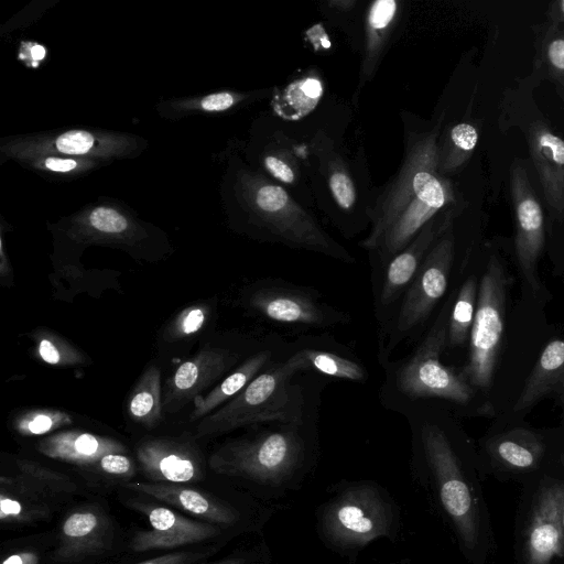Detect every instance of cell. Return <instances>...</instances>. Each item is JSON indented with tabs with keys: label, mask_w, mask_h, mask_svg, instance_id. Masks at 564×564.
<instances>
[{
	"label": "cell",
	"mask_w": 564,
	"mask_h": 564,
	"mask_svg": "<svg viewBox=\"0 0 564 564\" xmlns=\"http://www.w3.org/2000/svg\"><path fill=\"white\" fill-rule=\"evenodd\" d=\"M316 444L303 424H282L224 443L210 457L217 473L241 480L264 501L299 491L316 465Z\"/></svg>",
	"instance_id": "1"
},
{
	"label": "cell",
	"mask_w": 564,
	"mask_h": 564,
	"mask_svg": "<svg viewBox=\"0 0 564 564\" xmlns=\"http://www.w3.org/2000/svg\"><path fill=\"white\" fill-rule=\"evenodd\" d=\"M315 519L321 542L347 558H356L373 541H395L402 532L399 505L383 486L369 479L343 480L328 488Z\"/></svg>",
	"instance_id": "2"
},
{
	"label": "cell",
	"mask_w": 564,
	"mask_h": 564,
	"mask_svg": "<svg viewBox=\"0 0 564 564\" xmlns=\"http://www.w3.org/2000/svg\"><path fill=\"white\" fill-rule=\"evenodd\" d=\"M412 476L451 524L463 547L473 552L480 534L478 500L452 442L436 424L425 423L419 430Z\"/></svg>",
	"instance_id": "3"
},
{
	"label": "cell",
	"mask_w": 564,
	"mask_h": 564,
	"mask_svg": "<svg viewBox=\"0 0 564 564\" xmlns=\"http://www.w3.org/2000/svg\"><path fill=\"white\" fill-rule=\"evenodd\" d=\"M296 372L285 360L259 373L236 397L203 417L194 436H216L261 423L303 424V399L291 383Z\"/></svg>",
	"instance_id": "4"
},
{
	"label": "cell",
	"mask_w": 564,
	"mask_h": 564,
	"mask_svg": "<svg viewBox=\"0 0 564 564\" xmlns=\"http://www.w3.org/2000/svg\"><path fill=\"white\" fill-rule=\"evenodd\" d=\"M444 115L429 128L405 130V155L403 163L368 209L371 229L361 246L375 251L381 237L401 210L438 173V143Z\"/></svg>",
	"instance_id": "5"
},
{
	"label": "cell",
	"mask_w": 564,
	"mask_h": 564,
	"mask_svg": "<svg viewBox=\"0 0 564 564\" xmlns=\"http://www.w3.org/2000/svg\"><path fill=\"white\" fill-rule=\"evenodd\" d=\"M252 205L261 226L273 241L345 262L354 261L349 252L279 183L267 178L256 182Z\"/></svg>",
	"instance_id": "6"
},
{
	"label": "cell",
	"mask_w": 564,
	"mask_h": 564,
	"mask_svg": "<svg viewBox=\"0 0 564 564\" xmlns=\"http://www.w3.org/2000/svg\"><path fill=\"white\" fill-rule=\"evenodd\" d=\"M446 339L447 325L441 316L411 357L398 368L394 380L400 393L410 399L440 398L457 403L469 401V383L440 360Z\"/></svg>",
	"instance_id": "7"
},
{
	"label": "cell",
	"mask_w": 564,
	"mask_h": 564,
	"mask_svg": "<svg viewBox=\"0 0 564 564\" xmlns=\"http://www.w3.org/2000/svg\"><path fill=\"white\" fill-rule=\"evenodd\" d=\"M503 300L502 269L491 257L479 285L470 330V356L462 376L469 384L487 388L491 382L503 330Z\"/></svg>",
	"instance_id": "8"
},
{
	"label": "cell",
	"mask_w": 564,
	"mask_h": 564,
	"mask_svg": "<svg viewBox=\"0 0 564 564\" xmlns=\"http://www.w3.org/2000/svg\"><path fill=\"white\" fill-rule=\"evenodd\" d=\"M454 254L453 225L434 242L406 290L387 350L421 325L444 295Z\"/></svg>",
	"instance_id": "9"
},
{
	"label": "cell",
	"mask_w": 564,
	"mask_h": 564,
	"mask_svg": "<svg viewBox=\"0 0 564 564\" xmlns=\"http://www.w3.org/2000/svg\"><path fill=\"white\" fill-rule=\"evenodd\" d=\"M247 305L262 318L279 324L325 327L348 321L347 314L322 303L304 289L278 281L253 286Z\"/></svg>",
	"instance_id": "10"
},
{
	"label": "cell",
	"mask_w": 564,
	"mask_h": 564,
	"mask_svg": "<svg viewBox=\"0 0 564 564\" xmlns=\"http://www.w3.org/2000/svg\"><path fill=\"white\" fill-rule=\"evenodd\" d=\"M452 180L435 175L401 210L386 230L375 250L383 262L400 252L419 231L440 213L459 206Z\"/></svg>",
	"instance_id": "11"
},
{
	"label": "cell",
	"mask_w": 564,
	"mask_h": 564,
	"mask_svg": "<svg viewBox=\"0 0 564 564\" xmlns=\"http://www.w3.org/2000/svg\"><path fill=\"white\" fill-rule=\"evenodd\" d=\"M510 194L516 220V253L527 280L536 285L534 270L545 240L544 214L524 166L510 167Z\"/></svg>",
	"instance_id": "12"
},
{
	"label": "cell",
	"mask_w": 564,
	"mask_h": 564,
	"mask_svg": "<svg viewBox=\"0 0 564 564\" xmlns=\"http://www.w3.org/2000/svg\"><path fill=\"white\" fill-rule=\"evenodd\" d=\"M459 206L451 207L431 219L419 234L388 262L378 305L386 310L405 294L425 256L437 238L453 225Z\"/></svg>",
	"instance_id": "13"
},
{
	"label": "cell",
	"mask_w": 564,
	"mask_h": 564,
	"mask_svg": "<svg viewBox=\"0 0 564 564\" xmlns=\"http://www.w3.org/2000/svg\"><path fill=\"white\" fill-rule=\"evenodd\" d=\"M229 350L205 347L180 365L166 380L163 406L177 410L220 379L236 362ZM166 410V411H167Z\"/></svg>",
	"instance_id": "14"
},
{
	"label": "cell",
	"mask_w": 564,
	"mask_h": 564,
	"mask_svg": "<svg viewBox=\"0 0 564 564\" xmlns=\"http://www.w3.org/2000/svg\"><path fill=\"white\" fill-rule=\"evenodd\" d=\"M142 471L159 482L184 484L202 477V464L196 448L184 441L154 437L137 447Z\"/></svg>",
	"instance_id": "15"
},
{
	"label": "cell",
	"mask_w": 564,
	"mask_h": 564,
	"mask_svg": "<svg viewBox=\"0 0 564 564\" xmlns=\"http://www.w3.org/2000/svg\"><path fill=\"white\" fill-rule=\"evenodd\" d=\"M528 145L538 172L542 194L554 219H564V139L544 121H534L528 130Z\"/></svg>",
	"instance_id": "16"
},
{
	"label": "cell",
	"mask_w": 564,
	"mask_h": 564,
	"mask_svg": "<svg viewBox=\"0 0 564 564\" xmlns=\"http://www.w3.org/2000/svg\"><path fill=\"white\" fill-rule=\"evenodd\" d=\"M563 498L562 486L541 491L527 534L528 564H550L554 557L564 555Z\"/></svg>",
	"instance_id": "17"
},
{
	"label": "cell",
	"mask_w": 564,
	"mask_h": 564,
	"mask_svg": "<svg viewBox=\"0 0 564 564\" xmlns=\"http://www.w3.org/2000/svg\"><path fill=\"white\" fill-rule=\"evenodd\" d=\"M152 527L135 534L131 549L143 552L154 549H172L197 543L216 536L219 530L212 523L197 522L182 517L162 506H140Z\"/></svg>",
	"instance_id": "18"
},
{
	"label": "cell",
	"mask_w": 564,
	"mask_h": 564,
	"mask_svg": "<svg viewBox=\"0 0 564 564\" xmlns=\"http://www.w3.org/2000/svg\"><path fill=\"white\" fill-rule=\"evenodd\" d=\"M124 486L226 528L243 521L242 512L232 505L185 486L167 482H128Z\"/></svg>",
	"instance_id": "19"
},
{
	"label": "cell",
	"mask_w": 564,
	"mask_h": 564,
	"mask_svg": "<svg viewBox=\"0 0 564 564\" xmlns=\"http://www.w3.org/2000/svg\"><path fill=\"white\" fill-rule=\"evenodd\" d=\"M37 451L53 459L95 468L104 456L124 453L127 448L119 441L108 436L66 430L42 438L37 444Z\"/></svg>",
	"instance_id": "20"
},
{
	"label": "cell",
	"mask_w": 564,
	"mask_h": 564,
	"mask_svg": "<svg viewBox=\"0 0 564 564\" xmlns=\"http://www.w3.org/2000/svg\"><path fill=\"white\" fill-rule=\"evenodd\" d=\"M399 4L395 0H377L368 9L359 89L372 78L377 70L400 11Z\"/></svg>",
	"instance_id": "21"
},
{
	"label": "cell",
	"mask_w": 564,
	"mask_h": 564,
	"mask_svg": "<svg viewBox=\"0 0 564 564\" xmlns=\"http://www.w3.org/2000/svg\"><path fill=\"white\" fill-rule=\"evenodd\" d=\"M272 358L271 350H261L238 366L206 395H197L189 421L202 420L242 391L267 367Z\"/></svg>",
	"instance_id": "22"
},
{
	"label": "cell",
	"mask_w": 564,
	"mask_h": 564,
	"mask_svg": "<svg viewBox=\"0 0 564 564\" xmlns=\"http://www.w3.org/2000/svg\"><path fill=\"white\" fill-rule=\"evenodd\" d=\"M106 520L94 511L70 513L61 530V544L56 554L74 558L97 551L105 545Z\"/></svg>",
	"instance_id": "23"
},
{
	"label": "cell",
	"mask_w": 564,
	"mask_h": 564,
	"mask_svg": "<svg viewBox=\"0 0 564 564\" xmlns=\"http://www.w3.org/2000/svg\"><path fill=\"white\" fill-rule=\"evenodd\" d=\"M479 139L478 128L460 121L442 131L438 143V173L449 177L470 160Z\"/></svg>",
	"instance_id": "24"
},
{
	"label": "cell",
	"mask_w": 564,
	"mask_h": 564,
	"mask_svg": "<svg viewBox=\"0 0 564 564\" xmlns=\"http://www.w3.org/2000/svg\"><path fill=\"white\" fill-rule=\"evenodd\" d=\"M129 416L147 429L155 427L162 420L163 399L161 390V371L156 366L148 367L127 403Z\"/></svg>",
	"instance_id": "25"
},
{
	"label": "cell",
	"mask_w": 564,
	"mask_h": 564,
	"mask_svg": "<svg viewBox=\"0 0 564 564\" xmlns=\"http://www.w3.org/2000/svg\"><path fill=\"white\" fill-rule=\"evenodd\" d=\"M535 35L534 70L555 85L564 98V29L542 23L533 26Z\"/></svg>",
	"instance_id": "26"
},
{
	"label": "cell",
	"mask_w": 564,
	"mask_h": 564,
	"mask_svg": "<svg viewBox=\"0 0 564 564\" xmlns=\"http://www.w3.org/2000/svg\"><path fill=\"white\" fill-rule=\"evenodd\" d=\"M18 473L9 480L18 487L48 500L54 495L70 494L77 489L73 480L64 474L48 469L30 459H17Z\"/></svg>",
	"instance_id": "27"
},
{
	"label": "cell",
	"mask_w": 564,
	"mask_h": 564,
	"mask_svg": "<svg viewBox=\"0 0 564 564\" xmlns=\"http://www.w3.org/2000/svg\"><path fill=\"white\" fill-rule=\"evenodd\" d=\"M288 362L296 371L314 370L325 376L351 381H362L367 378V371L362 365L326 350L302 349L291 356Z\"/></svg>",
	"instance_id": "28"
},
{
	"label": "cell",
	"mask_w": 564,
	"mask_h": 564,
	"mask_svg": "<svg viewBox=\"0 0 564 564\" xmlns=\"http://www.w3.org/2000/svg\"><path fill=\"white\" fill-rule=\"evenodd\" d=\"M323 83L318 77L306 76L289 84L272 101L279 117L299 120L308 115L323 96Z\"/></svg>",
	"instance_id": "29"
},
{
	"label": "cell",
	"mask_w": 564,
	"mask_h": 564,
	"mask_svg": "<svg viewBox=\"0 0 564 564\" xmlns=\"http://www.w3.org/2000/svg\"><path fill=\"white\" fill-rule=\"evenodd\" d=\"M558 372H564V340H553L545 347L516 409H523L560 382Z\"/></svg>",
	"instance_id": "30"
},
{
	"label": "cell",
	"mask_w": 564,
	"mask_h": 564,
	"mask_svg": "<svg viewBox=\"0 0 564 564\" xmlns=\"http://www.w3.org/2000/svg\"><path fill=\"white\" fill-rule=\"evenodd\" d=\"M29 337L34 343V354L42 362L53 367H80L90 362L88 356L67 339L47 328H36Z\"/></svg>",
	"instance_id": "31"
},
{
	"label": "cell",
	"mask_w": 564,
	"mask_h": 564,
	"mask_svg": "<svg viewBox=\"0 0 564 564\" xmlns=\"http://www.w3.org/2000/svg\"><path fill=\"white\" fill-rule=\"evenodd\" d=\"M73 422V416L59 409H31L14 416L12 429L22 436H41L53 434Z\"/></svg>",
	"instance_id": "32"
},
{
	"label": "cell",
	"mask_w": 564,
	"mask_h": 564,
	"mask_svg": "<svg viewBox=\"0 0 564 564\" xmlns=\"http://www.w3.org/2000/svg\"><path fill=\"white\" fill-rule=\"evenodd\" d=\"M476 282L468 279L460 288L449 316L447 339L451 345L463 344L471 330L476 311Z\"/></svg>",
	"instance_id": "33"
},
{
	"label": "cell",
	"mask_w": 564,
	"mask_h": 564,
	"mask_svg": "<svg viewBox=\"0 0 564 564\" xmlns=\"http://www.w3.org/2000/svg\"><path fill=\"white\" fill-rule=\"evenodd\" d=\"M326 183L333 200L343 212H351L358 198L356 183L344 160L330 156L326 161Z\"/></svg>",
	"instance_id": "34"
},
{
	"label": "cell",
	"mask_w": 564,
	"mask_h": 564,
	"mask_svg": "<svg viewBox=\"0 0 564 564\" xmlns=\"http://www.w3.org/2000/svg\"><path fill=\"white\" fill-rule=\"evenodd\" d=\"M47 503L36 501L12 489L1 487L0 519L3 522H31L48 516Z\"/></svg>",
	"instance_id": "35"
},
{
	"label": "cell",
	"mask_w": 564,
	"mask_h": 564,
	"mask_svg": "<svg viewBox=\"0 0 564 564\" xmlns=\"http://www.w3.org/2000/svg\"><path fill=\"white\" fill-rule=\"evenodd\" d=\"M210 312V305L206 303H196L185 307L167 324L163 332V338L166 341H177L194 336L206 325Z\"/></svg>",
	"instance_id": "36"
},
{
	"label": "cell",
	"mask_w": 564,
	"mask_h": 564,
	"mask_svg": "<svg viewBox=\"0 0 564 564\" xmlns=\"http://www.w3.org/2000/svg\"><path fill=\"white\" fill-rule=\"evenodd\" d=\"M262 163L264 170L273 177V181L281 186H299L300 169L295 156L288 147H273V151L263 156Z\"/></svg>",
	"instance_id": "37"
},
{
	"label": "cell",
	"mask_w": 564,
	"mask_h": 564,
	"mask_svg": "<svg viewBox=\"0 0 564 564\" xmlns=\"http://www.w3.org/2000/svg\"><path fill=\"white\" fill-rule=\"evenodd\" d=\"M498 457L509 467L529 469L536 465L538 449L512 440H503L496 448Z\"/></svg>",
	"instance_id": "38"
},
{
	"label": "cell",
	"mask_w": 564,
	"mask_h": 564,
	"mask_svg": "<svg viewBox=\"0 0 564 564\" xmlns=\"http://www.w3.org/2000/svg\"><path fill=\"white\" fill-rule=\"evenodd\" d=\"M90 226L99 232L117 235L128 228L127 219L117 210L109 207H97L89 215Z\"/></svg>",
	"instance_id": "39"
},
{
	"label": "cell",
	"mask_w": 564,
	"mask_h": 564,
	"mask_svg": "<svg viewBox=\"0 0 564 564\" xmlns=\"http://www.w3.org/2000/svg\"><path fill=\"white\" fill-rule=\"evenodd\" d=\"M55 144L59 152L84 154L93 148L94 138L86 131H68L59 135Z\"/></svg>",
	"instance_id": "40"
},
{
	"label": "cell",
	"mask_w": 564,
	"mask_h": 564,
	"mask_svg": "<svg viewBox=\"0 0 564 564\" xmlns=\"http://www.w3.org/2000/svg\"><path fill=\"white\" fill-rule=\"evenodd\" d=\"M95 469L110 476L130 477L134 474V464L123 453H111L104 456Z\"/></svg>",
	"instance_id": "41"
},
{
	"label": "cell",
	"mask_w": 564,
	"mask_h": 564,
	"mask_svg": "<svg viewBox=\"0 0 564 564\" xmlns=\"http://www.w3.org/2000/svg\"><path fill=\"white\" fill-rule=\"evenodd\" d=\"M271 552L265 543L251 551L232 554L226 558L209 564H270Z\"/></svg>",
	"instance_id": "42"
},
{
	"label": "cell",
	"mask_w": 564,
	"mask_h": 564,
	"mask_svg": "<svg viewBox=\"0 0 564 564\" xmlns=\"http://www.w3.org/2000/svg\"><path fill=\"white\" fill-rule=\"evenodd\" d=\"M235 102V98L230 93H217L205 97L202 100V108L207 111H223L230 108Z\"/></svg>",
	"instance_id": "43"
},
{
	"label": "cell",
	"mask_w": 564,
	"mask_h": 564,
	"mask_svg": "<svg viewBox=\"0 0 564 564\" xmlns=\"http://www.w3.org/2000/svg\"><path fill=\"white\" fill-rule=\"evenodd\" d=\"M200 556H202V554H198V553L175 552V553H167V554H164V555L158 556L155 558L138 563V564H186L188 562L199 558Z\"/></svg>",
	"instance_id": "44"
},
{
	"label": "cell",
	"mask_w": 564,
	"mask_h": 564,
	"mask_svg": "<svg viewBox=\"0 0 564 564\" xmlns=\"http://www.w3.org/2000/svg\"><path fill=\"white\" fill-rule=\"evenodd\" d=\"M544 24L553 29H564V0H555L549 3Z\"/></svg>",
	"instance_id": "45"
},
{
	"label": "cell",
	"mask_w": 564,
	"mask_h": 564,
	"mask_svg": "<svg viewBox=\"0 0 564 564\" xmlns=\"http://www.w3.org/2000/svg\"><path fill=\"white\" fill-rule=\"evenodd\" d=\"M77 165L76 161L70 159H57V158H48L45 161V166L48 170L56 172H67L75 169Z\"/></svg>",
	"instance_id": "46"
},
{
	"label": "cell",
	"mask_w": 564,
	"mask_h": 564,
	"mask_svg": "<svg viewBox=\"0 0 564 564\" xmlns=\"http://www.w3.org/2000/svg\"><path fill=\"white\" fill-rule=\"evenodd\" d=\"M2 564H39V556L33 552H20L7 557Z\"/></svg>",
	"instance_id": "47"
},
{
	"label": "cell",
	"mask_w": 564,
	"mask_h": 564,
	"mask_svg": "<svg viewBox=\"0 0 564 564\" xmlns=\"http://www.w3.org/2000/svg\"><path fill=\"white\" fill-rule=\"evenodd\" d=\"M30 53L34 61H41L45 56V48L35 44L30 48Z\"/></svg>",
	"instance_id": "48"
},
{
	"label": "cell",
	"mask_w": 564,
	"mask_h": 564,
	"mask_svg": "<svg viewBox=\"0 0 564 564\" xmlns=\"http://www.w3.org/2000/svg\"><path fill=\"white\" fill-rule=\"evenodd\" d=\"M390 564H412V562L409 558H403V560L391 562Z\"/></svg>",
	"instance_id": "49"
},
{
	"label": "cell",
	"mask_w": 564,
	"mask_h": 564,
	"mask_svg": "<svg viewBox=\"0 0 564 564\" xmlns=\"http://www.w3.org/2000/svg\"><path fill=\"white\" fill-rule=\"evenodd\" d=\"M562 523L564 529V498H563V505H562Z\"/></svg>",
	"instance_id": "50"
}]
</instances>
